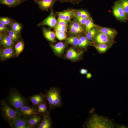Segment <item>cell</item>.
<instances>
[{
    "label": "cell",
    "instance_id": "obj_43",
    "mask_svg": "<svg viewBox=\"0 0 128 128\" xmlns=\"http://www.w3.org/2000/svg\"><path fill=\"white\" fill-rule=\"evenodd\" d=\"M3 32L0 33V41L3 37Z\"/></svg>",
    "mask_w": 128,
    "mask_h": 128
},
{
    "label": "cell",
    "instance_id": "obj_38",
    "mask_svg": "<svg viewBox=\"0 0 128 128\" xmlns=\"http://www.w3.org/2000/svg\"><path fill=\"white\" fill-rule=\"evenodd\" d=\"M9 28L7 25L4 24L0 23V32H7Z\"/></svg>",
    "mask_w": 128,
    "mask_h": 128
},
{
    "label": "cell",
    "instance_id": "obj_12",
    "mask_svg": "<svg viewBox=\"0 0 128 128\" xmlns=\"http://www.w3.org/2000/svg\"><path fill=\"white\" fill-rule=\"evenodd\" d=\"M113 38L101 32L98 34L95 37V40L98 43L109 44L111 43Z\"/></svg>",
    "mask_w": 128,
    "mask_h": 128
},
{
    "label": "cell",
    "instance_id": "obj_36",
    "mask_svg": "<svg viewBox=\"0 0 128 128\" xmlns=\"http://www.w3.org/2000/svg\"><path fill=\"white\" fill-rule=\"evenodd\" d=\"M68 22L66 20L58 18L56 25L67 26Z\"/></svg>",
    "mask_w": 128,
    "mask_h": 128
},
{
    "label": "cell",
    "instance_id": "obj_27",
    "mask_svg": "<svg viewBox=\"0 0 128 128\" xmlns=\"http://www.w3.org/2000/svg\"><path fill=\"white\" fill-rule=\"evenodd\" d=\"M10 25L12 30L18 33H20L22 29V26L20 23L13 21Z\"/></svg>",
    "mask_w": 128,
    "mask_h": 128
},
{
    "label": "cell",
    "instance_id": "obj_30",
    "mask_svg": "<svg viewBox=\"0 0 128 128\" xmlns=\"http://www.w3.org/2000/svg\"><path fill=\"white\" fill-rule=\"evenodd\" d=\"M96 30L95 28L91 29L88 31L86 35V37L89 40H92L97 33Z\"/></svg>",
    "mask_w": 128,
    "mask_h": 128
},
{
    "label": "cell",
    "instance_id": "obj_24",
    "mask_svg": "<svg viewBox=\"0 0 128 128\" xmlns=\"http://www.w3.org/2000/svg\"><path fill=\"white\" fill-rule=\"evenodd\" d=\"M87 38L84 37H82L79 38L78 41V46L80 48L86 47L89 45V42Z\"/></svg>",
    "mask_w": 128,
    "mask_h": 128
},
{
    "label": "cell",
    "instance_id": "obj_34",
    "mask_svg": "<svg viewBox=\"0 0 128 128\" xmlns=\"http://www.w3.org/2000/svg\"><path fill=\"white\" fill-rule=\"evenodd\" d=\"M85 25L86 30L88 32L95 26V25L90 19H87Z\"/></svg>",
    "mask_w": 128,
    "mask_h": 128
},
{
    "label": "cell",
    "instance_id": "obj_23",
    "mask_svg": "<svg viewBox=\"0 0 128 128\" xmlns=\"http://www.w3.org/2000/svg\"><path fill=\"white\" fill-rule=\"evenodd\" d=\"M24 45L23 42L20 41L18 42L15 46V53L17 56H18L22 52L24 48Z\"/></svg>",
    "mask_w": 128,
    "mask_h": 128
},
{
    "label": "cell",
    "instance_id": "obj_10",
    "mask_svg": "<svg viewBox=\"0 0 128 128\" xmlns=\"http://www.w3.org/2000/svg\"><path fill=\"white\" fill-rule=\"evenodd\" d=\"M14 51L13 47L5 48L0 50V57L1 60H4L13 57Z\"/></svg>",
    "mask_w": 128,
    "mask_h": 128
},
{
    "label": "cell",
    "instance_id": "obj_37",
    "mask_svg": "<svg viewBox=\"0 0 128 128\" xmlns=\"http://www.w3.org/2000/svg\"><path fill=\"white\" fill-rule=\"evenodd\" d=\"M62 3L67 2L73 4H78L83 0H57Z\"/></svg>",
    "mask_w": 128,
    "mask_h": 128
},
{
    "label": "cell",
    "instance_id": "obj_1",
    "mask_svg": "<svg viewBox=\"0 0 128 128\" xmlns=\"http://www.w3.org/2000/svg\"><path fill=\"white\" fill-rule=\"evenodd\" d=\"M115 125L108 118L94 114L87 121L86 126L88 128H113Z\"/></svg>",
    "mask_w": 128,
    "mask_h": 128
},
{
    "label": "cell",
    "instance_id": "obj_28",
    "mask_svg": "<svg viewBox=\"0 0 128 128\" xmlns=\"http://www.w3.org/2000/svg\"><path fill=\"white\" fill-rule=\"evenodd\" d=\"M79 38L77 36L69 37L66 39L67 42L74 46L78 45Z\"/></svg>",
    "mask_w": 128,
    "mask_h": 128
},
{
    "label": "cell",
    "instance_id": "obj_26",
    "mask_svg": "<svg viewBox=\"0 0 128 128\" xmlns=\"http://www.w3.org/2000/svg\"><path fill=\"white\" fill-rule=\"evenodd\" d=\"M37 112L38 113L45 114L47 110V106L46 104L43 101L38 105Z\"/></svg>",
    "mask_w": 128,
    "mask_h": 128
},
{
    "label": "cell",
    "instance_id": "obj_4",
    "mask_svg": "<svg viewBox=\"0 0 128 128\" xmlns=\"http://www.w3.org/2000/svg\"><path fill=\"white\" fill-rule=\"evenodd\" d=\"M8 99L11 105L18 110L25 105L26 103L25 98L16 91H11Z\"/></svg>",
    "mask_w": 128,
    "mask_h": 128
},
{
    "label": "cell",
    "instance_id": "obj_7",
    "mask_svg": "<svg viewBox=\"0 0 128 128\" xmlns=\"http://www.w3.org/2000/svg\"><path fill=\"white\" fill-rule=\"evenodd\" d=\"M113 13L114 16L119 20L123 21L126 20V14L118 2H116L114 4Z\"/></svg>",
    "mask_w": 128,
    "mask_h": 128
},
{
    "label": "cell",
    "instance_id": "obj_19",
    "mask_svg": "<svg viewBox=\"0 0 128 128\" xmlns=\"http://www.w3.org/2000/svg\"><path fill=\"white\" fill-rule=\"evenodd\" d=\"M22 2V1L20 0H0V4L10 7L16 6L20 4Z\"/></svg>",
    "mask_w": 128,
    "mask_h": 128
},
{
    "label": "cell",
    "instance_id": "obj_5",
    "mask_svg": "<svg viewBox=\"0 0 128 128\" xmlns=\"http://www.w3.org/2000/svg\"><path fill=\"white\" fill-rule=\"evenodd\" d=\"M57 20L54 14L53 11L51 10L50 15L42 21L37 25L38 26L42 25H47L50 28L54 27L57 24Z\"/></svg>",
    "mask_w": 128,
    "mask_h": 128
},
{
    "label": "cell",
    "instance_id": "obj_15",
    "mask_svg": "<svg viewBox=\"0 0 128 128\" xmlns=\"http://www.w3.org/2000/svg\"><path fill=\"white\" fill-rule=\"evenodd\" d=\"M51 126V121L49 114H45L43 120L38 127V128H50Z\"/></svg>",
    "mask_w": 128,
    "mask_h": 128
},
{
    "label": "cell",
    "instance_id": "obj_41",
    "mask_svg": "<svg viewBox=\"0 0 128 128\" xmlns=\"http://www.w3.org/2000/svg\"><path fill=\"white\" fill-rule=\"evenodd\" d=\"M87 70L85 69H82L80 70V73L82 74H87Z\"/></svg>",
    "mask_w": 128,
    "mask_h": 128
},
{
    "label": "cell",
    "instance_id": "obj_39",
    "mask_svg": "<svg viewBox=\"0 0 128 128\" xmlns=\"http://www.w3.org/2000/svg\"><path fill=\"white\" fill-rule=\"evenodd\" d=\"M77 21L81 25H85L87 19L80 17H75Z\"/></svg>",
    "mask_w": 128,
    "mask_h": 128
},
{
    "label": "cell",
    "instance_id": "obj_2",
    "mask_svg": "<svg viewBox=\"0 0 128 128\" xmlns=\"http://www.w3.org/2000/svg\"><path fill=\"white\" fill-rule=\"evenodd\" d=\"M1 111L4 118L11 126H13L14 121L21 117V114L18 111L12 108L5 100L1 101Z\"/></svg>",
    "mask_w": 128,
    "mask_h": 128
},
{
    "label": "cell",
    "instance_id": "obj_32",
    "mask_svg": "<svg viewBox=\"0 0 128 128\" xmlns=\"http://www.w3.org/2000/svg\"><path fill=\"white\" fill-rule=\"evenodd\" d=\"M13 22L12 19L8 17H1L0 18V23L6 25H10Z\"/></svg>",
    "mask_w": 128,
    "mask_h": 128
},
{
    "label": "cell",
    "instance_id": "obj_29",
    "mask_svg": "<svg viewBox=\"0 0 128 128\" xmlns=\"http://www.w3.org/2000/svg\"><path fill=\"white\" fill-rule=\"evenodd\" d=\"M118 2L123 8L125 14H128V0H119Z\"/></svg>",
    "mask_w": 128,
    "mask_h": 128
},
{
    "label": "cell",
    "instance_id": "obj_33",
    "mask_svg": "<svg viewBox=\"0 0 128 128\" xmlns=\"http://www.w3.org/2000/svg\"><path fill=\"white\" fill-rule=\"evenodd\" d=\"M55 33L56 37L59 40H63L66 38V34L65 32L55 31Z\"/></svg>",
    "mask_w": 128,
    "mask_h": 128
},
{
    "label": "cell",
    "instance_id": "obj_18",
    "mask_svg": "<svg viewBox=\"0 0 128 128\" xmlns=\"http://www.w3.org/2000/svg\"><path fill=\"white\" fill-rule=\"evenodd\" d=\"M41 117L39 115L31 116L28 119V128H32L36 125L40 121Z\"/></svg>",
    "mask_w": 128,
    "mask_h": 128
},
{
    "label": "cell",
    "instance_id": "obj_16",
    "mask_svg": "<svg viewBox=\"0 0 128 128\" xmlns=\"http://www.w3.org/2000/svg\"><path fill=\"white\" fill-rule=\"evenodd\" d=\"M43 34L45 38L48 40L52 42L55 41V33L49 29L43 28L42 29Z\"/></svg>",
    "mask_w": 128,
    "mask_h": 128
},
{
    "label": "cell",
    "instance_id": "obj_17",
    "mask_svg": "<svg viewBox=\"0 0 128 128\" xmlns=\"http://www.w3.org/2000/svg\"><path fill=\"white\" fill-rule=\"evenodd\" d=\"M51 47L54 52L58 55H60L63 52L65 46L62 42H59L55 45H52Z\"/></svg>",
    "mask_w": 128,
    "mask_h": 128
},
{
    "label": "cell",
    "instance_id": "obj_8",
    "mask_svg": "<svg viewBox=\"0 0 128 128\" xmlns=\"http://www.w3.org/2000/svg\"><path fill=\"white\" fill-rule=\"evenodd\" d=\"M69 32L70 34H76L80 33L84 31V29L78 21H72L70 24L69 27Z\"/></svg>",
    "mask_w": 128,
    "mask_h": 128
},
{
    "label": "cell",
    "instance_id": "obj_22",
    "mask_svg": "<svg viewBox=\"0 0 128 128\" xmlns=\"http://www.w3.org/2000/svg\"><path fill=\"white\" fill-rule=\"evenodd\" d=\"M110 47L109 44L103 43H98L95 46L97 50L101 53L105 52Z\"/></svg>",
    "mask_w": 128,
    "mask_h": 128
},
{
    "label": "cell",
    "instance_id": "obj_9",
    "mask_svg": "<svg viewBox=\"0 0 128 128\" xmlns=\"http://www.w3.org/2000/svg\"><path fill=\"white\" fill-rule=\"evenodd\" d=\"M56 0H35L40 9L47 11L52 7Z\"/></svg>",
    "mask_w": 128,
    "mask_h": 128
},
{
    "label": "cell",
    "instance_id": "obj_40",
    "mask_svg": "<svg viewBox=\"0 0 128 128\" xmlns=\"http://www.w3.org/2000/svg\"><path fill=\"white\" fill-rule=\"evenodd\" d=\"M80 17L87 19H89L90 16L88 13L85 11Z\"/></svg>",
    "mask_w": 128,
    "mask_h": 128
},
{
    "label": "cell",
    "instance_id": "obj_13",
    "mask_svg": "<svg viewBox=\"0 0 128 128\" xmlns=\"http://www.w3.org/2000/svg\"><path fill=\"white\" fill-rule=\"evenodd\" d=\"M14 42L7 32H4L2 38L0 41V45L4 48L13 47Z\"/></svg>",
    "mask_w": 128,
    "mask_h": 128
},
{
    "label": "cell",
    "instance_id": "obj_11",
    "mask_svg": "<svg viewBox=\"0 0 128 128\" xmlns=\"http://www.w3.org/2000/svg\"><path fill=\"white\" fill-rule=\"evenodd\" d=\"M28 119L26 117H21L14 122L13 127L15 128H28Z\"/></svg>",
    "mask_w": 128,
    "mask_h": 128
},
{
    "label": "cell",
    "instance_id": "obj_21",
    "mask_svg": "<svg viewBox=\"0 0 128 128\" xmlns=\"http://www.w3.org/2000/svg\"><path fill=\"white\" fill-rule=\"evenodd\" d=\"M99 32L111 37L112 38L115 36L116 31L114 30L106 27H101L99 30Z\"/></svg>",
    "mask_w": 128,
    "mask_h": 128
},
{
    "label": "cell",
    "instance_id": "obj_31",
    "mask_svg": "<svg viewBox=\"0 0 128 128\" xmlns=\"http://www.w3.org/2000/svg\"><path fill=\"white\" fill-rule=\"evenodd\" d=\"M72 11L71 10H66L63 12H57L59 18L65 20L67 17Z\"/></svg>",
    "mask_w": 128,
    "mask_h": 128
},
{
    "label": "cell",
    "instance_id": "obj_3",
    "mask_svg": "<svg viewBox=\"0 0 128 128\" xmlns=\"http://www.w3.org/2000/svg\"><path fill=\"white\" fill-rule=\"evenodd\" d=\"M46 96L51 109L62 106L60 91L58 89L50 88L47 91Z\"/></svg>",
    "mask_w": 128,
    "mask_h": 128
},
{
    "label": "cell",
    "instance_id": "obj_35",
    "mask_svg": "<svg viewBox=\"0 0 128 128\" xmlns=\"http://www.w3.org/2000/svg\"><path fill=\"white\" fill-rule=\"evenodd\" d=\"M55 31L66 32L67 31V26L56 25L54 27Z\"/></svg>",
    "mask_w": 128,
    "mask_h": 128
},
{
    "label": "cell",
    "instance_id": "obj_20",
    "mask_svg": "<svg viewBox=\"0 0 128 128\" xmlns=\"http://www.w3.org/2000/svg\"><path fill=\"white\" fill-rule=\"evenodd\" d=\"M43 96L41 94H37L30 96L29 99L34 105H38L43 101Z\"/></svg>",
    "mask_w": 128,
    "mask_h": 128
},
{
    "label": "cell",
    "instance_id": "obj_25",
    "mask_svg": "<svg viewBox=\"0 0 128 128\" xmlns=\"http://www.w3.org/2000/svg\"><path fill=\"white\" fill-rule=\"evenodd\" d=\"M7 32L14 42L18 40L19 36L18 33L14 31L11 28L9 29Z\"/></svg>",
    "mask_w": 128,
    "mask_h": 128
},
{
    "label": "cell",
    "instance_id": "obj_42",
    "mask_svg": "<svg viewBox=\"0 0 128 128\" xmlns=\"http://www.w3.org/2000/svg\"><path fill=\"white\" fill-rule=\"evenodd\" d=\"M92 76V75L90 73H88L87 74V78L88 79L90 78Z\"/></svg>",
    "mask_w": 128,
    "mask_h": 128
},
{
    "label": "cell",
    "instance_id": "obj_6",
    "mask_svg": "<svg viewBox=\"0 0 128 128\" xmlns=\"http://www.w3.org/2000/svg\"><path fill=\"white\" fill-rule=\"evenodd\" d=\"M18 111L23 117L27 118L36 115L38 113L35 108L25 105L19 109Z\"/></svg>",
    "mask_w": 128,
    "mask_h": 128
},
{
    "label": "cell",
    "instance_id": "obj_14",
    "mask_svg": "<svg viewBox=\"0 0 128 128\" xmlns=\"http://www.w3.org/2000/svg\"><path fill=\"white\" fill-rule=\"evenodd\" d=\"M82 53L83 51H82L78 52L73 49L70 48L66 54V57L67 58L70 59L75 60L79 58Z\"/></svg>",
    "mask_w": 128,
    "mask_h": 128
},
{
    "label": "cell",
    "instance_id": "obj_44",
    "mask_svg": "<svg viewBox=\"0 0 128 128\" xmlns=\"http://www.w3.org/2000/svg\"><path fill=\"white\" fill-rule=\"evenodd\" d=\"M21 0V1H23V0Z\"/></svg>",
    "mask_w": 128,
    "mask_h": 128
}]
</instances>
